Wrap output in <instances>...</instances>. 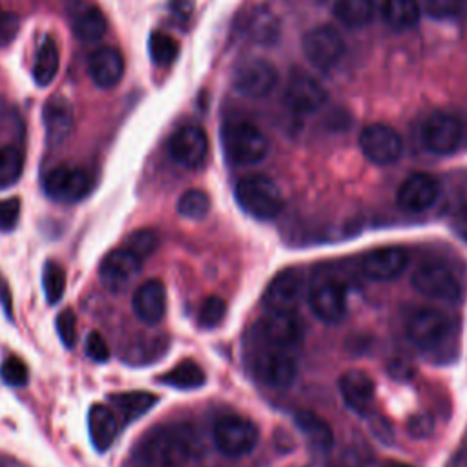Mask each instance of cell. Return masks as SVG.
<instances>
[{"label": "cell", "instance_id": "obj_23", "mask_svg": "<svg viewBox=\"0 0 467 467\" xmlns=\"http://www.w3.org/2000/svg\"><path fill=\"white\" fill-rule=\"evenodd\" d=\"M88 71L99 88L109 89L117 86L124 75V57L117 47L102 46L89 55Z\"/></svg>", "mask_w": 467, "mask_h": 467}, {"label": "cell", "instance_id": "obj_45", "mask_svg": "<svg viewBox=\"0 0 467 467\" xmlns=\"http://www.w3.org/2000/svg\"><path fill=\"white\" fill-rule=\"evenodd\" d=\"M86 354L99 363H104L109 358V347L99 332H91L86 339Z\"/></svg>", "mask_w": 467, "mask_h": 467}, {"label": "cell", "instance_id": "obj_4", "mask_svg": "<svg viewBox=\"0 0 467 467\" xmlns=\"http://www.w3.org/2000/svg\"><path fill=\"white\" fill-rule=\"evenodd\" d=\"M237 204L254 219L268 221L283 210V195L277 184L266 175H246L234 188Z\"/></svg>", "mask_w": 467, "mask_h": 467}, {"label": "cell", "instance_id": "obj_27", "mask_svg": "<svg viewBox=\"0 0 467 467\" xmlns=\"http://www.w3.org/2000/svg\"><path fill=\"white\" fill-rule=\"evenodd\" d=\"M88 431L93 447L104 452L113 445L119 434V420L106 405L97 403L88 412Z\"/></svg>", "mask_w": 467, "mask_h": 467}, {"label": "cell", "instance_id": "obj_3", "mask_svg": "<svg viewBox=\"0 0 467 467\" xmlns=\"http://www.w3.org/2000/svg\"><path fill=\"white\" fill-rule=\"evenodd\" d=\"M221 146L226 161L237 166L261 162L270 148L266 135L246 120L226 122L221 128Z\"/></svg>", "mask_w": 467, "mask_h": 467}, {"label": "cell", "instance_id": "obj_31", "mask_svg": "<svg viewBox=\"0 0 467 467\" xmlns=\"http://www.w3.org/2000/svg\"><path fill=\"white\" fill-rule=\"evenodd\" d=\"M109 401L119 409L122 421L130 423L140 418L142 414H146L157 403V396L146 390H131V392L111 394Z\"/></svg>", "mask_w": 467, "mask_h": 467}, {"label": "cell", "instance_id": "obj_51", "mask_svg": "<svg viewBox=\"0 0 467 467\" xmlns=\"http://www.w3.org/2000/svg\"><path fill=\"white\" fill-rule=\"evenodd\" d=\"M463 137H465V140H467V128H465V135H463Z\"/></svg>", "mask_w": 467, "mask_h": 467}, {"label": "cell", "instance_id": "obj_47", "mask_svg": "<svg viewBox=\"0 0 467 467\" xmlns=\"http://www.w3.org/2000/svg\"><path fill=\"white\" fill-rule=\"evenodd\" d=\"M452 226L456 230V234L467 243V206H462L456 210L454 219H452Z\"/></svg>", "mask_w": 467, "mask_h": 467}, {"label": "cell", "instance_id": "obj_5", "mask_svg": "<svg viewBox=\"0 0 467 467\" xmlns=\"http://www.w3.org/2000/svg\"><path fill=\"white\" fill-rule=\"evenodd\" d=\"M405 330L421 352H438L447 345L452 334V323L436 308H414L405 319Z\"/></svg>", "mask_w": 467, "mask_h": 467}, {"label": "cell", "instance_id": "obj_12", "mask_svg": "<svg viewBox=\"0 0 467 467\" xmlns=\"http://www.w3.org/2000/svg\"><path fill=\"white\" fill-rule=\"evenodd\" d=\"M359 148L370 162L387 166V164H394L401 157L403 140L392 126L383 122H374L361 130Z\"/></svg>", "mask_w": 467, "mask_h": 467}, {"label": "cell", "instance_id": "obj_38", "mask_svg": "<svg viewBox=\"0 0 467 467\" xmlns=\"http://www.w3.org/2000/svg\"><path fill=\"white\" fill-rule=\"evenodd\" d=\"M124 246L144 261L148 255H151L157 250V246H159V234L153 228L135 230V232H131L126 237Z\"/></svg>", "mask_w": 467, "mask_h": 467}, {"label": "cell", "instance_id": "obj_48", "mask_svg": "<svg viewBox=\"0 0 467 467\" xmlns=\"http://www.w3.org/2000/svg\"><path fill=\"white\" fill-rule=\"evenodd\" d=\"M0 303L4 306V312L7 317H11L13 314V306H11V292H9V286L7 283L0 277Z\"/></svg>", "mask_w": 467, "mask_h": 467}, {"label": "cell", "instance_id": "obj_36", "mask_svg": "<svg viewBox=\"0 0 467 467\" xmlns=\"http://www.w3.org/2000/svg\"><path fill=\"white\" fill-rule=\"evenodd\" d=\"M148 49L153 64L157 66H170L179 57V44L168 33L162 31H155L150 35Z\"/></svg>", "mask_w": 467, "mask_h": 467}, {"label": "cell", "instance_id": "obj_35", "mask_svg": "<svg viewBox=\"0 0 467 467\" xmlns=\"http://www.w3.org/2000/svg\"><path fill=\"white\" fill-rule=\"evenodd\" d=\"M24 170V155L16 146L0 148V190L13 186Z\"/></svg>", "mask_w": 467, "mask_h": 467}, {"label": "cell", "instance_id": "obj_41", "mask_svg": "<svg viewBox=\"0 0 467 467\" xmlns=\"http://www.w3.org/2000/svg\"><path fill=\"white\" fill-rule=\"evenodd\" d=\"M0 378L4 383L11 385V387H24L29 379L27 365L20 358L9 356L4 359V363L0 367Z\"/></svg>", "mask_w": 467, "mask_h": 467}, {"label": "cell", "instance_id": "obj_28", "mask_svg": "<svg viewBox=\"0 0 467 467\" xmlns=\"http://www.w3.org/2000/svg\"><path fill=\"white\" fill-rule=\"evenodd\" d=\"M294 423L314 451L327 452L332 449L334 445L332 427L319 414L312 410H297L294 414Z\"/></svg>", "mask_w": 467, "mask_h": 467}, {"label": "cell", "instance_id": "obj_49", "mask_svg": "<svg viewBox=\"0 0 467 467\" xmlns=\"http://www.w3.org/2000/svg\"><path fill=\"white\" fill-rule=\"evenodd\" d=\"M447 467H467V447L456 451Z\"/></svg>", "mask_w": 467, "mask_h": 467}, {"label": "cell", "instance_id": "obj_13", "mask_svg": "<svg viewBox=\"0 0 467 467\" xmlns=\"http://www.w3.org/2000/svg\"><path fill=\"white\" fill-rule=\"evenodd\" d=\"M250 332L279 347L297 350L303 339V323L296 314V310H288V312L266 310V314L255 321Z\"/></svg>", "mask_w": 467, "mask_h": 467}, {"label": "cell", "instance_id": "obj_40", "mask_svg": "<svg viewBox=\"0 0 467 467\" xmlns=\"http://www.w3.org/2000/svg\"><path fill=\"white\" fill-rule=\"evenodd\" d=\"M224 314H226L224 299L219 296H208L199 306L197 323L202 328H215L224 319Z\"/></svg>", "mask_w": 467, "mask_h": 467}, {"label": "cell", "instance_id": "obj_10", "mask_svg": "<svg viewBox=\"0 0 467 467\" xmlns=\"http://www.w3.org/2000/svg\"><path fill=\"white\" fill-rule=\"evenodd\" d=\"M279 75L272 62L265 58H246L235 66L232 75L234 89L246 99H263L274 91Z\"/></svg>", "mask_w": 467, "mask_h": 467}, {"label": "cell", "instance_id": "obj_14", "mask_svg": "<svg viewBox=\"0 0 467 467\" xmlns=\"http://www.w3.org/2000/svg\"><path fill=\"white\" fill-rule=\"evenodd\" d=\"M465 135V130L458 117L447 113V111H438L432 113L421 128V140L425 148L432 153L438 155H449L458 150Z\"/></svg>", "mask_w": 467, "mask_h": 467}, {"label": "cell", "instance_id": "obj_43", "mask_svg": "<svg viewBox=\"0 0 467 467\" xmlns=\"http://www.w3.org/2000/svg\"><path fill=\"white\" fill-rule=\"evenodd\" d=\"M20 219V201L16 197L0 201V232H11Z\"/></svg>", "mask_w": 467, "mask_h": 467}, {"label": "cell", "instance_id": "obj_21", "mask_svg": "<svg viewBox=\"0 0 467 467\" xmlns=\"http://www.w3.org/2000/svg\"><path fill=\"white\" fill-rule=\"evenodd\" d=\"M409 263V255L400 246H381L367 252L361 259L365 275L374 281H390L398 277Z\"/></svg>", "mask_w": 467, "mask_h": 467}, {"label": "cell", "instance_id": "obj_18", "mask_svg": "<svg viewBox=\"0 0 467 467\" xmlns=\"http://www.w3.org/2000/svg\"><path fill=\"white\" fill-rule=\"evenodd\" d=\"M303 294V275L297 268L281 270L272 277L265 294L263 305L266 310L288 312L296 310Z\"/></svg>", "mask_w": 467, "mask_h": 467}, {"label": "cell", "instance_id": "obj_9", "mask_svg": "<svg viewBox=\"0 0 467 467\" xmlns=\"http://www.w3.org/2000/svg\"><path fill=\"white\" fill-rule=\"evenodd\" d=\"M259 431L243 416H224L213 427V443L226 456H244L255 449Z\"/></svg>", "mask_w": 467, "mask_h": 467}, {"label": "cell", "instance_id": "obj_32", "mask_svg": "<svg viewBox=\"0 0 467 467\" xmlns=\"http://www.w3.org/2000/svg\"><path fill=\"white\" fill-rule=\"evenodd\" d=\"M336 18L347 27H363L374 18V0H336L332 7Z\"/></svg>", "mask_w": 467, "mask_h": 467}, {"label": "cell", "instance_id": "obj_26", "mask_svg": "<svg viewBox=\"0 0 467 467\" xmlns=\"http://www.w3.org/2000/svg\"><path fill=\"white\" fill-rule=\"evenodd\" d=\"M243 35L257 46H272L279 38V20L266 5L252 7L243 20Z\"/></svg>", "mask_w": 467, "mask_h": 467}, {"label": "cell", "instance_id": "obj_1", "mask_svg": "<svg viewBox=\"0 0 467 467\" xmlns=\"http://www.w3.org/2000/svg\"><path fill=\"white\" fill-rule=\"evenodd\" d=\"M197 449L193 427L186 423L161 425L140 443V462L151 467H182Z\"/></svg>", "mask_w": 467, "mask_h": 467}, {"label": "cell", "instance_id": "obj_30", "mask_svg": "<svg viewBox=\"0 0 467 467\" xmlns=\"http://www.w3.org/2000/svg\"><path fill=\"white\" fill-rule=\"evenodd\" d=\"M58 64H60V55L55 40L51 36H44L40 42L35 62H33V78L40 88L49 86L57 73H58Z\"/></svg>", "mask_w": 467, "mask_h": 467}, {"label": "cell", "instance_id": "obj_7", "mask_svg": "<svg viewBox=\"0 0 467 467\" xmlns=\"http://www.w3.org/2000/svg\"><path fill=\"white\" fill-rule=\"evenodd\" d=\"M310 310L321 321L334 323L347 310V292L343 283L330 272H316L308 285Z\"/></svg>", "mask_w": 467, "mask_h": 467}, {"label": "cell", "instance_id": "obj_17", "mask_svg": "<svg viewBox=\"0 0 467 467\" xmlns=\"http://www.w3.org/2000/svg\"><path fill=\"white\" fill-rule=\"evenodd\" d=\"M140 266L142 259L126 246H120L104 255L99 265V279L106 290L120 292L139 274Z\"/></svg>", "mask_w": 467, "mask_h": 467}, {"label": "cell", "instance_id": "obj_20", "mask_svg": "<svg viewBox=\"0 0 467 467\" xmlns=\"http://www.w3.org/2000/svg\"><path fill=\"white\" fill-rule=\"evenodd\" d=\"M69 26L77 38L84 42H97L108 29L102 11L88 0H69L66 5Z\"/></svg>", "mask_w": 467, "mask_h": 467}, {"label": "cell", "instance_id": "obj_34", "mask_svg": "<svg viewBox=\"0 0 467 467\" xmlns=\"http://www.w3.org/2000/svg\"><path fill=\"white\" fill-rule=\"evenodd\" d=\"M177 212L184 219H192V221H199V219L206 217L210 212L208 193L199 188L186 190L177 201Z\"/></svg>", "mask_w": 467, "mask_h": 467}, {"label": "cell", "instance_id": "obj_42", "mask_svg": "<svg viewBox=\"0 0 467 467\" xmlns=\"http://www.w3.org/2000/svg\"><path fill=\"white\" fill-rule=\"evenodd\" d=\"M57 332L64 347L71 348L77 343V317L71 308H66L57 316Z\"/></svg>", "mask_w": 467, "mask_h": 467}, {"label": "cell", "instance_id": "obj_44", "mask_svg": "<svg viewBox=\"0 0 467 467\" xmlns=\"http://www.w3.org/2000/svg\"><path fill=\"white\" fill-rule=\"evenodd\" d=\"M20 29V18L13 11L0 7V47L11 44Z\"/></svg>", "mask_w": 467, "mask_h": 467}, {"label": "cell", "instance_id": "obj_29", "mask_svg": "<svg viewBox=\"0 0 467 467\" xmlns=\"http://www.w3.org/2000/svg\"><path fill=\"white\" fill-rule=\"evenodd\" d=\"M421 4L418 0H383V20L396 31L412 29L421 20Z\"/></svg>", "mask_w": 467, "mask_h": 467}, {"label": "cell", "instance_id": "obj_50", "mask_svg": "<svg viewBox=\"0 0 467 467\" xmlns=\"http://www.w3.org/2000/svg\"><path fill=\"white\" fill-rule=\"evenodd\" d=\"M387 467H410V465H405V463H389Z\"/></svg>", "mask_w": 467, "mask_h": 467}, {"label": "cell", "instance_id": "obj_24", "mask_svg": "<svg viewBox=\"0 0 467 467\" xmlns=\"http://www.w3.org/2000/svg\"><path fill=\"white\" fill-rule=\"evenodd\" d=\"M339 392L348 409L358 414H367L374 401V381L363 370H347L339 378Z\"/></svg>", "mask_w": 467, "mask_h": 467}, {"label": "cell", "instance_id": "obj_11", "mask_svg": "<svg viewBox=\"0 0 467 467\" xmlns=\"http://www.w3.org/2000/svg\"><path fill=\"white\" fill-rule=\"evenodd\" d=\"M306 60L317 69L334 67L345 53V40L332 26H316L305 33L301 42Z\"/></svg>", "mask_w": 467, "mask_h": 467}, {"label": "cell", "instance_id": "obj_39", "mask_svg": "<svg viewBox=\"0 0 467 467\" xmlns=\"http://www.w3.org/2000/svg\"><path fill=\"white\" fill-rule=\"evenodd\" d=\"M467 0H421V9L436 20H452L463 15Z\"/></svg>", "mask_w": 467, "mask_h": 467}, {"label": "cell", "instance_id": "obj_19", "mask_svg": "<svg viewBox=\"0 0 467 467\" xmlns=\"http://www.w3.org/2000/svg\"><path fill=\"white\" fill-rule=\"evenodd\" d=\"M440 195V182L429 173L409 175L398 190V204L405 212H423L431 208Z\"/></svg>", "mask_w": 467, "mask_h": 467}, {"label": "cell", "instance_id": "obj_22", "mask_svg": "<svg viewBox=\"0 0 467 467\" xmlns=\"http://www.w3.org/2000/svg\"><path fill=\"white\" fill-rule=\"evenodd\" d=\"M131 308L144 325H157L166 314V288L161 279H148L137 286L131 297Z\"/></svg>", "mask_w": 467, "mask_h": 467}, {"label": "cell", "instance_id": "obj_2", "mask_svg": "<svg viewBox=\"0 0 467 467\" xmlns=\"http://www.w3.org/2000/svg\"><path fill=\"white\" fill-rule=\"evenodd\" d=\"M246 363L257 381L270 389H286L297 374L296 350L270 343L254 332L246 337Z\"/></svg>", "mask_w": 467, "mask_h": 467}, {"label": "cell", "instance_id": "obj_46", "mask_svg": "<svg viewBox=\"0 0 467 467\" xmlns=\"http://www.w3.org/2000/svg\"><path fill=\"white\" fill-rule=\"evenodd\" d=\"M170 16L179 27H186L193 15V5L190 0H170L168 2Z\"/></svg>", "mask_w": 467, "mask_h": 467}, {"label": "cell", "instance_id": "obj_16", "mask_svg": "<svg viewBox=\"0 0 467 467\" xmlns=\"http://www.w3.org/2000/svg\"><path fill=\"white\" fill-rule=\"evenodd\" d=\"M283 99L285 104L296 113H314L327 102V89L312 75L294 71L286 80Z\"/></svg>", "mask_w": 467, "mask_h": 467}, {"label": "cell", "instance_id": "obj_6", "mask_svg": "<svg viewBox=\"0 0 467 467\" xmlns=\"http://www.w3.org/2000/svg\"><path fill=\"white\" fill-rule=\"evenodd\" d=\"M414 288L427 297L454 303L462 297V285L454 272L441 261L427 259L416 265L412 272Z\"/></svg>", "mask_w": 467, "mask_h": 467}, {"label": "cell", "instance_id": "obj_37", "mask_svg": "<svg viewBox=\"0 0 467 467\" xmlns=\"http://www.w3.org/2000/svg\"><path fill=\"white\" fill-rule=\"evenodd\" d=\"M42 286L49 305H55L62 299L66 290V270L57 261H47L42 272Z\"/></svg>", "mask_w": 467, "mask_h": 467}, {"label": "cell", "instance_id": "obj_15", "mask_svg": "<svg viewBox=\"0 0 467 467\" xmlns=\"http://www.w3.org/2000/svg\"><path fill=\"white\" fill-rule=\"evenodd\" d=\"M170 157L186 170H197L208 157V137L201 126L186 124L168 140Z\"/></svg>", "mask_w": 467, "mask_h": 467}, {"label": "cell", "instance_id": "obj_33", "mask_svg": "<svg viewBox=\"0 0 467 467\" xmlns=\"http://www.w3.org/2000/svg\"><path fill=\"white\" fill-rule=\"evenodd\" d=\"M161 383H166L179 390H192L204 385L206 376L204 370L192 359H184L177 363L173 368H170L166 374L159 378Z\"/></svg>", "mask_w": 467, "mask_h": 467}, {"label": "cell", "instance_id": "obj_8", "mask_svg": "<svg viewBox=\"0 0 467 467\" xmlns=\"http://www.w3.org/2000/svg\"><path fill=\"white\" fill-rule=\"evenodd\" d=\"M44 192L57 202H78L93 190V177L78 166H57L44 177Z\"/></svg>", "mask_w": 467, "mask_h": 467}, {"label": "cell", "instance_id": "obj_25", "mask_svg": "<svg viewBox=\"0 0 467 467\" xmlns=\"http://www.w3.org/2000/svg\"><path fill=\"white\" fill-rule=\"evenodd\" d=\"M42 120L47 142L53 146L64 142L73 130V108L69 100L60 95L47 99L42 109Z\"/></svg>", "mask_w": 467, "mask_h": 467}]
</instances>
